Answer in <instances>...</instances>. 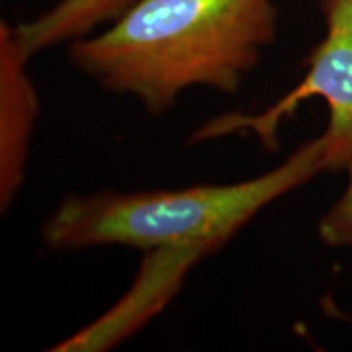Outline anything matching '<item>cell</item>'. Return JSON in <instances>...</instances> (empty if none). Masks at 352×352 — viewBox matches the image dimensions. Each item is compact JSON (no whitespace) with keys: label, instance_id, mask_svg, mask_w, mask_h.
Masks as SVG:
<instances>
[{"label":"cell","instance_id":"1","mask_svg":"<svg viewBox=\"0 0 352 352\" xmlns=\"http://www.w3.org/2000/svg\"><path fill=\"white\" fill-rule=\"evenodd\" d=\"M277 15L274 0H138L107 32L70 41L69 59L160 116L188 88L236 94L274 41Z\"/></svg>","mask_w":352,"mask_h":352},{"label":"cell","instance_id":"2","mask_svg":"<svg viewBox=\"0 0 352 352\" xmlns=\"http://www.w3.org/2000/svg\"><path fill=\"white\" fill-rule=\"evenodd\" d=\"M321 135L276 168L235 184L70 196L50 215L43 241L54 252L120 245L192 263L217 250L271 202L324 171Z\"/></svg>","mask_w":352,"mask_h":352},{"label":"cell","instance_id":"3","mask_svg":"<svg viewBox=\"0 0 352 352\" xmlns=\"http://www.w3.org/2000/svg\"><path fill=\"white\" fill-rule=\"evenodd\" d=\"M327 32L303 60L302 80L259 113H226L197 127L191 144L254 134L266 151L279 147V129L305 101L321 98L328 108L324 171L344 170L352 157V0H318Z\"/></svg>","mask_w":352,"mask_h":352},{"label":"cell","instance_id":"4","mask_svg":"<svg viewBox=\"0 0 352 352\" xmlns=\"http://www.w3.org/2000/svg\"><path fill=\"white\" fill-rule=\"evenodd\" d=\"M30 56L13 26L0 21V206L10 208L23 183L38 116V95L26 72Z\"/></svg>","mask_w":352,"mask_h":352},{"label":"cell","instance_id":"5","mask_svg":"<svg viewBox=\"0 0 352 352\" xmlns=\"http://www.w3.org/2000/svg\"><path fill=\"white\" fill-rule=\"evenodd\" d=\"M138 0H59L32 21L13 28L16 41L32 57L65 41L88 36L96 26L114 21Z\"/></svg>","mask_w":352,"mask_h":352},{"label":"cell","instance_id":"6","mask_svg":"<svg viewBox=\"0 0 352 352\" xmlns=\"http://www.w3.org/2000/svg\"><path fill=\"white\" fill-rule=\"evenodd\" d=\"M347 184L318 222L321 243L331 248H352V157L347 162Z\"/></svg>","mask_w":352,"mask_h":352}]
</instances>
